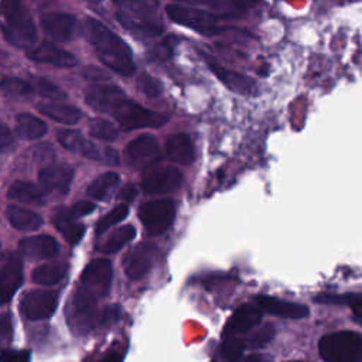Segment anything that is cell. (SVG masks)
Here are the masks:
<instances>
[{
	"mask_svg": "<svg viewBox=\"0 0 362 362\" xmlns=\"http://www.w3.org/2000/svg\"><path fill=\"white\" fill-rule=\"evenodd\" d=\"M85 102L93 110L113 116L124 130L160 127L168 120V116L148 110L129 99L116 85H95L86 92Z\"/></svg>",
	"mask_w": 362,
	"mask_h": 362,
	"instance_id": "6da1fadb",
	"label": "cell"
},
{
	"mask_svg": "<svg viewBox=\"0 0 362 362\" xmlns=\"http://www.w3.org/2000/svg\"><path fill=\"white\" fill-rule=\"evenodd\" d=\"M83 33L86 40L95 48L99 59L107 68L124 76L134 72L136 66L129 45L110 28H107L99 20L88 17L85 20Z\"/></svg>",
	"mask_w": 362,
	"mask_h": 362,
	"instance_id": "7a4b0ae2",
	"label": "cell"
},
{
	"mask_svg": "<svg viewBox=\"0 0 362 362\" xmlns=\"http://www.w3.org/2000/svg\"><path fill=\"white\" fill-rule=\"evenodd\" d=\"M318 351L325 362H361L362 335L354 331L327 334L320 339Z\"/></svg>",
	"mask_w": 362,
	"mask_h": 362,
	"instance_id": "3957f363",
	"label": "cell"
},
{
	"mask_svg": "<svg viewBox=\"0 0 362 362\" xmlns=\"http://www.w3.org/2000/svg\"><path fill=\"white\" fill-rule=\"evenodd\" d=\"M3 35L6 40L20 48H31L37 38L35 25L28 11L20 4H14L8 11H4Z\"/></svg>",
	"mask_w": 362,
	"mask_h": 362,
	"instance_id": "277c9868",
	"label": "cell"
},
{
	"mask_svg": "<svg viewBox=\"0 0 362 362\" xmlns=\"http://www.w3.org/2000/svg\"><path fill=\"white\" fill-rule=\"evenodd\" d=\"M165 11L174 23L188 27L201 34L214 35L223 31V27L218 24L219 17L209 11L184 4H168L165 7Z\"/></svg>",
	"mask_w": 362,
	"mask_h": 362,
	"instance_id": "5b68a950",
	"label": "cell"
},
{
	"mask_svg": "<svg viewBox=\"0 0 362 362\" xmlns=\"http://www.w3.org/2000/svg\"><path fill=\"white\" fill-rule=\"evenodd\" d=\"M139 218L150 236L161 235L173 225L175 218L174 201L164 198L144 202L139 208Z\"/></svg>",
	"mask_w": 362,
	"mask_h": 362,
	"instance_id": "8992f818",
	"label": "cell"
},
{
	"mask_svg": "<svg viewBox=\"0 0 362 362\" xmlns=\"http://www.w3.org/2000/svg\"><path fill=\"white\" fill-rule=\"evenodd\" d=\"M113 277V269L109 260L95 259L82 272L81 283L82 288L93 298L105 297L110 290Z\"/></svg>",
	"mask_w": 362,
	"mask_h": 362,
	"instance_id": "52a82bcc",
	"label": "cell"
},
{
	"mask_svg": "<svg viewBox=\"0 0 362 362\" xmlns=\"http://www.w3.org/2000/svg\"><path fill=\"white\" fill-rule=\"evenodd\" d=\"M95 301L82 287L72 294L66 307V321L71 328L78 334H85L90 329L95 317Z\"/></svg>",
	"mask_w": 362,
	"mask_h": 362,
	"instance_id": "ba28073f",
	"label": "cell"
},
{
	"mask_svg": "<svg viewBox=\"0 0 362 362\" xmlns=\"http://www.w3.org/2000/svg\"><path fill=\"white\" fill-rule=\"evenodd\" d=\"M58 304V296L52 290H28L21 301H20V311L21 314L31 321H40L49 318Z\"/></svg>",
	"mask_w": 362,
	"mask_h": 362,
	"instance_id": "9c48e42d",
	"label": "cell"
},
{
	"mask_svg": "<svg viewBox=\"0 0 362 362\" xmlns=\"http://www.w3.org/2000/svg\"><path fill=\"white\" fill-rule=\"evenodd\" d=\"M182 182V173L170 165L156 167L143 177L141 188L147 194H168L180 188Z\"/></svg>",
	"mask_w": 362,
	"mask_h": 362,
	"instance_id": "30bf717a",
	"label": "cell"
},
{
	"mask_svg": "<svg viewBox=\"0 0 362 362\" xmlns=\"http://www.w3.org/2000/svg\"><path fill=\"white\" fill-rule=\"evenodd\" d=\"M23 283V263L17 253L7 252L1 259L0 269V298L6 304Z\"/></svg>",
	"mask_w": 362,
	"mask_h": 362,
	"instance_id": "8fae6325",
	"label": "cell"
},
{
	"mask_svg": "<svg viewBox=\"0 0 362 362\" xmlns=\"http://www.w3.org/2000/svg\"><path fill=\"white\" fill-rule=\"evenodd\" d=\"M157 256V247L153 243L141 242L123 257V269L129 279L139 280L147 274Z\"/></svg>",
	"mask_w": 362,
	"mask_h": 362,
	"instance_id": "7c38bea8",
	"label": "cell"
},
{
	"mask_svg": "<svg viewBox=\"0 0 362 362\" xmlns=\"http://www.w3.org/2000/svg\"><path fill=\"white\" fill-rule=\"evenodd\" d=\"M124 156L132 165L147 167L160 156L158 143L151 134H140L126 146Z\"/></svg>",
	"mask_w": 362,
	"mask_h": 362,
	"instance_id": "4fadbf2b",
	"label": "cell"
},
{
	"mask_svg": "<svg viewBox=\"0 0 362 362\" xmlns=\"http://www.w3.org/2000/svg\"><path fill=\"white\" fill-rule=\"evenodd\" d=\"M74 178V168L66 164H48L38 171L41 187L47 192L65 195Z\"/></svg>",
	"mask_w": 362,
	"mask_h": 362,
	"instance_id": "5bb4252c",
	"label": "cell"
},
{
	"mask_svg": "<svg viewBox=\"0 0 362 362\" xmlns=\"http://www.w3.org/2000/svg\"><path fill=\"white\" fill-rule=\"evenodd\" d=\"M27 58L34 62L49 64L59 68H71L78 64V59L74 54L49 42H41L35 47H31L27 51Z\"/></svg>",
	"mask_w": 362,
	"mask_h": 362,
	"instance_id": "9a60e30c",
	"label": "cell"
},
{
	"mask_svg": "<svg viewBox=\"0 0 362 362\" xmlns=\"http://www.w3.org/2000/svg\"><path fill=\"white\" fill-rule=\"evenodd\" d=\"M41 25L44 31L55 41H68L74 37L76 30V20L72 14L54 11L41 17Z\"/></svg>",
	"mask_w": 362,
	"mask_h": 362,
	"instance_id": "2e32d148",
	"label": "cell"
},
{
	"mask_svg": "<svg viewBox=\"0 0 362 362\" xmlns=\"http://www.w3.org/2000/svg\"><path fill=\"white\" fill-rule=\"evenodd\" d=\"M262 320V310L255 304H243L239 307L225 324L223 334L226 337H236L245 334L256 327Z\"/></svg>",
	"mask_w": 362,
	"mask_h": 362,
	"instance_id": "e0dca14e",
	"label": "cell"
},
{
	"mask_svg": "<svg viewBox=\"0 0 362 362\" xmlns=\"http://www.w3.org/2000/svg\"><path fill=\"white\" fill-rule=\"evenodd\" d=\"M256 305L260 310H264L266 313L281 317V318L300 320V318H305L310 314L308 307L304 304L293 303V301H287L276 297H267V296L257 297Z\"/></svg>",
	"mask_w": 362,
	"mask_h": 362,
	"instance_id": "ac0fdd59",
	"label": "cell"
},
{
	"mask_svg": "<svg viewBox=\"0 0 362 362\" xmlns=\"http://www.w3.org/2000/svg\"><path fill=\"white\" fill-rule=\"evenodd\" d=\"M117 20L129 31L144 37H157L163 33V25L153 17V14L130 13L124 10L117 13Z\"/></svg>",
	"mask_w": 362,
	"mask_h": 362,
	"instance_id": "d6986e66",
	"label": "cell"
},
{
	"mask_svg": "<svg viewBox=\"0 0 362 362\" xmlns=\"http://www.w3.org/2000/svg\"><path fill=\"white\" fill-rule=\"evenodd\" d=\"M205 59H206L208 66L215 74V76L222 83H225V86H228L230 90H235V92L243 93V95H252L256 90V85L249 76L235 72V71H230L228 68H223L219 64H216V61H214L212 58H209L206 55H205Z\"/></svg>",
	"mask_w": 362,
	"mask_h": 362,
	"instance_id": "ffe728a7",
	"label": "cell"
},
{
	"mask_svg": "<svg viewBox=\"0 0 362 362\" xmlns=\"http://www.w3.org/2000/svg\"><path fill=\"white\" fill-rule=\"evenodd\" d=\"M18 250L30 259H51L58 253V243L49 235L28 236L20 240Z\"/></svg>",
	"mask_w": 362,
	"mask_h": 362,
	"instance_id": "44dd1931",
	"label": "cell"
},
{
	"mask_svg": "<svg viewBox=\"0 0 362 362\" xmlns=\"http://www.w3.org/2000/svg\"><path fill=\"white\" fill-rule=\"evenodd\" d=\"M57 137H58L59 144L72 153L81 154L90 160H102L103 158V154L99 151V148L92 141L85 139L82 133H79L76 130H68V129L61 130V132H58Z\"/></svg>",
	"mask_w": 362,
	"mask_h": 362,
	"instance_id": "7402d4cb",
	"label": "cell"
},
{
	"mask_svg": "<svg viewBox=\"0 0 362 362\" xmlns=\"http://www.w3.org/2000/svg\"><path fill=\"white\" fill-rule=\"evenodd\" d=\"M165 156L173 163L189 165L195 158V150L191 139L182 133L170 136L165 141Z\"/></svg>",
	"mask_w": 362,
	"mask_h": 362,
	"instance_id": "603a6c76",
	"label": "cell"
},
{
	"mask_svg": "<svg viewBox=\"0 0 362 362\" xmlns=\"http://www.w3.org/2000/svg\"><path fill=\"white\" fill-rule=\"evenodd\" d=\"M52 223L71 245H76L85 233V226L75 221L71 209H58L52 216Z\"/></svg>",
	"mask_w": 362,
	"mask_h": 362,
	"instance_id": "cb8c5ba5",
	"label": "cell"
},
{
	"mask_svg": "<svg viewBox=\"0 0 362 362\" xmlns=\"http://www.w3.org/2000/svg\"><path fill=\"white\" fill-rule=\"evenodd\" d=\"M37 109L44 116L62 124H75L83 116V113L78 107L59 102H40L37 105Z\"/></svg>",
	"mask_w": 362,
	"mask_h": 362,
	"instance_id": "d4e9b609",
	"label": "cell"
},
{
	"mask_svg": "<svg viewBox=\"0 0 362 362\" xmlns=\"http://www.w3.org/2000/svg\"><path fill=\"white\" fill-rule=\"evenodd\" d=\"M6 216L13 228L24 232L35 230L42 225V218L37 212L18 205L7 206Z\"/></svg>",
	"mask_w": 362,
	"mask_h": 362,
	"instance_id": "484cf974",
	"label": "cell"
},
{
	"mask_svg": "<svg viewBox=\"0 0 362 362\" xmlns=\"http://www.w3.org/2000/svg\"><path fill=\"white\" fill-rule=\"evenodd\" d=\"M7 197L13 201L24 202V204H31V205H42L44 204V197L41 189L30 182V181H14L10 184L7 189Z\"/></svg>",
	"mask_w": 362,
	"mask_h": 362,
	"instance_id": "4316f807",
	"label": "cell"
},
{
	"mask_svg": "<svg viewBox=\"0 0 362 362\" xmlns=\"http://www.w3.org/2000/svg\"><path fill=\"white\" fill-rule=\"evenodd\" d=\"M47 124L41 119L30 115L20 113L16 117V132L25 140H37L47 133Z\"/></svg>",
	"mask_w": 362,
	"mask_h": 362,
	"instance_id": "83f0119b",
	"label": "cell"
},
{
	"mask_svg": "<svg viewBox=\"0 0 362 362\" xmlns=\"http://www.w3.org/2000/svg\"><path fill=\"white\" fill-rule=\"evenodd\" d=\"M68 273L66 263H51L41 264L33 270L31 279L40 286H55L64 280Z\"/></svg>",
	"mask_w": 362,
	"mask_h": 362,
	"instance_id": "f1b7e54d",
	"label": "cell"
},
{
	"mask_svg": "<svg viewBox=\"0 0 362 362\" xmlns=\"http://www.w3.org/2000/svg\"><path fill=\"white\" fill-rule=\"evenodd\" d=\"M136 236V229L132 225H123L116 228L106 240L99 246V250L103 253H116L119 252L127 242H130Z\"/></svg>",
	"mask_w": 362,
	"mask_h": 362,
	"instance_id": "f546056e",
	"label": "cell"
},
{
	"mask_svg": "<svg viewBox=\"0 0 362 362\" xmlns=\"http://www.w3.org/2000/svg\"><path fill=\"white\" fill-rule=\"evenodd\" d=\"M119 174L109 171L98 175L88 187L86 194L95 199H105L110 191L119 184Z\"/></svg>",
	"mask_w": 362,
	"mask_h": 362,
	"instance_id": "4dcf8cb0",
	"label": "cell"
},
{
	"mask_svg": "<svg viewBox=\"0 0 362 362\" xmlns=\"http://www.w3.org/2000/svg\"><path fill=\"white\" fill-rule=\"evenodd\" d=\"M31 86L33 89L40 93L41 96L44 98H48V99H52V100H64L66 99V93L59 88L57 86L55 83H52L51 81L45 79V78H41V76H33L31 78Z\"/></svg>",
	"mask_w": 362,
	"mask_h": 362,
	"instance_id": "1f68e13d",
	"label": "cell"
},
{
	"mask_svg": "<svg viewBox=\"0 0 362 362\" xmlns=\"http://www.w3.org/2000/svg\"><path fill=\"white\" fill-rule=\"evenodd\" d=\"M89 134L98 140L113 141L119 133L115 124L110 123L109 120L102 117H95L89 122Z\"/></svg>",
	"mask_w": 362,
	"mask_h": 362,
	"instance_id": "d6a6232c",
	"label": "cell"
},
{
	"mask_svg": "<svg viewBox=\"0 0 362 362\" xmlns=\"http://www.w3.org/2000/svg\"><path fill=\"white\" fill-rule=\"evenodd\" d=\"M315 300L328 304H345L349 305L355 314L362 313V294H322Z\"/></svg>",
	"mask_w": 362,
	"mask_h": 362,
	"instance_id": "836d02e7",
	"label": "cell"
},
{
	"mask_svg": "<svg viewBox=\"0 0 362 362\" xmlns=\"http://www.w3.org/2000/svg\"><path fill=\"white\" fill-rule=\"evenodd\" d=\"M246 342L236 337H226L221 345V356L223 362H239L245 351Z\"/></svg>",
	"mask_w": 362,
	"mask_h": 362,
	"instance_id": "e575fe53",
	"label": "cell"
},
{
	"mask_svg": "<svg viewBox=\"0 0 362 362\" xmlns=\"http://www.w3.org/2000/svg\"><path fill=\"white\" fill-rule=\"evenodd\" d=\"M129 214V206L126 204H120L117 206H115L112 211H109L106 215H103L98 223H96V228H95V232L96 235H100L103 233L106 229H109L110 226L119 223L120 221H123Z\"/></svg>",
	"mask_w": 362,
	"mask_h": 362,
	"instance_id": "d590c367",
	"label": "cell"
},
{
	"mask_svg": "<svg viewBox=\"0 0 362 362\" xmlns=\"http://www.w3.org/2000/svg\"><path fill=\"white\" fill-rule=\"evenodd\" d=\"M1 90L7 96H27L34 89H33L31 83L20 79V78L4 76L1 79Z\"/></svg>",
	"mask_w": 362,
	"mask_h": 362,
	"instance_id": "8d00e7d4",
	"label": "cell"
},
{
	"mask_svg": "<svg viewBox=\"0 0 362 362\" xmlns=\"http://www.w3.org/2000/svg\"><path fill=\"white\" fill-rule=\"evenodd\" d=\"M274 334H276L274 325L273 324H264L249 335V338L246 341V345L250 349H260V348L266 346L274 338Z\"/></svg>",
	"mask_w": 362,
	"mask_h": 362,
	"instance_id": "74e56055",
	"label": "cell"
},
{
	"mask_svg": "<svg viewBox=\"0 0 362 362\" xmlns=\"http://www.w3.org/2000/svg\"><path fill=\"white\" fill-rule=\"evenodd\" d=\"M116 4L126 8L130 13H147L153 14L158 6V0H113Z\"/></svg>",
	"mask_w": 362,
	"mask_h": 362,
	"instance_id": "f35d334b",
	"label": "cell"
},
{
	"mask_svg": "<svg viewBox=\"0 0 362 362\" xmlns=\"http://www.w3.org/2000/svg\"><path fill=\"white\" fill-rule=\"evenodd\" d=\"M137 88L143 95H146L148 98H156V96L161 95V92H163L161 82L148 74L139 75Z\"/></svg>",
	"mask_w": 362,
	"mask_h": 362,
	"instance_id": "ab89813d",
	"label": "cell"
},
{
	"mask_svg": "<svg viewBox=\"0 0 362 362\" xmlns=\"http://www.w3.org/2000/svg\"><path fill=\"white\" fill-rule=\"evenodd\" d=\"M1 362H30L28 351L4 349L1 354Z\"/></svg>",
	"mask_w": 362,
	"mask_h": 362,
	"instance_id": "60d3db41",
	"label": "cell"
},
{
	"mask_svg": "<svg viewBox=\"0 0 362 362\" xmlns=\"http://www.w3.org/2000/svg\"><path fill=\"white\" fill-rule=\"evenodd\" d=\"M82 76L90 82H103V81H109L110 76L106 75L102 69L96 68V66H86L82 69Z\"/></svg>",
	"mask_w": 362,
	"mask_h": 362,
	"instance_id": "b9f144b4",
	"label": "cell"
},
{
	"mask_svg": "<svg viewBox=\"0 0 362 362\" xmlns=\"http://www.w3.org/2000/svg\"><path fill=\"white\" fill-rule=\"evenodd\" d=\"M93 209H95V204H92L90 201H79L72 205L71 212L74 216H85L90 214Z\"/></svg>",
	"mask_w": 362,
	"mask_h": 362,
	"instance_id": "7bdbcfd3",
	"label": "cell"
},
{
	"mask_svg": "<svg viewBox=\"0 0 362 362\" xmlns=\"http://www.w3.org/2000/svg\"><path fill=\"white\" fill-rule=\"evenodd\" d=\"M13 144H14V137H13L10 129H8L6 124H1V130H0V146H1V151L6 153Z\"/></svg>",
	"mask_w": 362,
	"mask_h": 362,
	"instance_id": "ee69618b",
	"label": "cell"
},
{
	"mask_svg": "<svg viewBox=\"0 0 362 362\" xmlns=\"http://www.w3.org/2000/svg\"><path fill=\"white\" fill-rule=\"evenodd\" d=\"M181 4L188 6H208V7H221L222 0H175Z\"/></svg>",
	"mask_w": 362,
	"mask_h": 362,
	"instance_id": "f6af8a7d",
	"label": "cell"
},
{
	"mask_svg": "<svg viewBox=\"0 0 362 362\" xmlns=\"http://www.w3.org/2000/svg\"><path fill=\"white\" fill-rule=\"evenodd\" d=\"M117 318V307H107L102 311L99 322L102 324H109Z\"/></svg>",
	"mask_w": 362,
	"mask_h": 362,
	"instance_id": "bcb514c9",
	"label": "cell"
},
{
	"mask_svg": "<svg viewBox=\"0 0 362 362\" xmlns=\"http://www.w3.org/2000/svg\"><path fill=\"white\" fill-rule=\"evenodd\" d=\"M136 187L133 184H127L126 187H123L119 194H117V198L119 199H123V201H132L134 197H136Z\"/></svg>",
	"mask_w": 362,
	"mask_h": 362,
	"instance_id": "7dc6e473",
	"label": "cell"
},
{
	"mask_svg": "<svg viewBox=\"0 0 362 362\" xmlns=\"http://www.w3.org/2000/svg\"><path fill=\"white\" fill-rule=\"evenodd\" d=\"M11 321H10V317L8 314H3L1 317V339L3 341H7V337L11 334Z\"/></svg>",
	"mask_w": 362,
	"mask_h": 362,
	"instance_id": "c3c4849f",
	"label": "cell"
},
{
	"mask_svg": "<svg viewBox=\"0 0 362 362\" xmlns=\"http://www.w3.org/2000/svg\"><path fill=\"white\" fill-rule=\"evenodd\" d=\"M103 158H105L109 164H117V163H119V154L116 153L115 148H110V147H106V148H105Z\"/></svg>",
	"mask_w": 362,
	"mask_h": 362,
	"instance_id": "681fc988",
	"label": "cell"
},
{
	"mask_svg": "<svg viewBox=\"0 0 362 362\" xmlns=\"http://www.w3.org/2000/svg\"><path fill=\"white\" fill-rule=\"evenodd\" d=\"M236 7L239 8H246V7H252L253 4H256L259 0H230Z\"/></svg>",
	"mask_w": 362,
	"mask_h": 362,
	"instance_id": "f907efd6",
	"label": "cell"
},
{
	"mask_svg": "<svg viewBox=\"0 0 362 362\" xmlns=\"http://www.w3.org/2000/svg\"><path fill=\"white\" fill-rule=\"evenodd\" d=\"M243 362H270V361H269V358H266L264 355L252 354V355H249Z\"/></svg>",
	"mask_w": 362,
	"mask_h": 362,
	"instance_id": "816d5d0a",
	"label": "cell"
},
{
	"mask_svg": "<svg viewBox=\"0 0 362 362\" xmlns=\"http://www.w3.org/2000/svg\"><path fill=\"white\" fill-rule=\"evenodd\" d=\"M122 355L120 354H116V352H113V354H109V355H106L100 362H122Z\"/></svg>",
	"mask_w": 362,
	"mask_h": 362,
	"instance_id": "f5cc1de1",
	"label": "cell"
},
{
	"mask_svg": "<svg viewBox=\"0 0 362 362\" xmlns=\"http://www.w3.org/2000/svg\"><path fill=\"white\" fill-rule=\"evenodd\" d=\"M355 320H358L362 324V313H356L355 314Z\"/></svg>",
	"mask_w": 362,
	"mask_h": 362,
	"instance_id": "db71d44e",
	"label": "cell"
},
{
	"mask_svg": "<svg viewBox=\"0 0 362 362\" xmlns=\"http://www.w3.org/2000/svg\"><path fill=\"white\" fill-rule=\"evenodd\" d=\"M88 1H90V3H100L102 0H88Z\"/></svg>",
	"mask_w": 362,
	"mask_h": 362,
	"instance_id": "11a10c76",
	"label": "cell"
},
{
	"mask_svg": "<svg viewBox=\"0 0 362 362\" xmlns=\"http://www.w3.org/2000/svg\"><path fill=\"white\" fill-rule=\"evenodd\" d=\"M291 362H301V361H291Z\"/></svg>",
	"mask_w": 362,
	"mask_h": 362,
	"instance_id": "9f6ffc18",
	"label": "cell"
},
{
	"mask_svg": "<svg viewBox=\"0 0 362 362\" xmlns=\"http://www.w3.org/2000/svg\"><path fill=\"white\" fill-rule=\"evenodd\" d=\"M351 1H358V0H351Z\"/></svg>",
	"mask_w": 362,
	"mask_h": 362,
	"instance_id": "6f0895ef",
	"label": "cell"
},
{
	"mask_svg": "<svg viewBox=\"0 0 362 362\" xmlns=\"http://www.w3.org/2000/svg\"><path fill=\"white\" fill-rule=\"evenodd\" d=\"M212 362H216V361H212Z\"/></svg>",
	"mask_w": 362,
	"mask_h": 362,
	"instance_id": "680465c9",
	"label": "cell"
}]
</instances>
